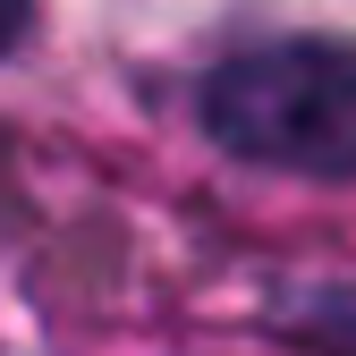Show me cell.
Listing matches in <instances>:
<instances>
[{
	"label": "cell",
	"instance_id": "6da1fadb",
	"mask_svg": "<svg viewBox=\"0 0 356 356\" xmlns=\"http://www.w3.org/2000/svg\"><path fill=\"white\" fill-rule=\"evenodd\" d=\"M204 127L238 161L356 178V42H272L212 68Z\"/></svg>",
	"mask_w": 356,
	"mask_h": 356
},
{
	"label": "cell",
	"instance_id": "7a4b0ae2",
	"mask_svg": "<svg viewBox=\"0 0 356 356\" xmlns=\"http://www.w3.org/2000/svg\"><path fill=\"white\" fill-rule=\"evenodd\" d=\"M26 9H34V0H0V60L26 42Z\"/></svg>",
	"mask_w": 356,
	"mask_h": 356
}]
</instances>
